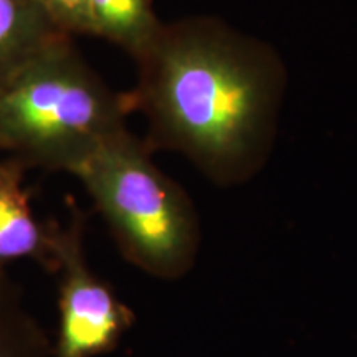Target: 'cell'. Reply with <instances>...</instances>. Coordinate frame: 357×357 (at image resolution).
Listing matches in <instances>:
<instances>
[{"mask_svg": "<svg viewBox=\"0 0 357 357\" xmlns=\"http://www.w3.org/2000/svg\"><path fill=\"white\" fill-rule=\"evenodd\" d=\"M132 109L147 123L149 149L184 154L212 182L235 185L266 162L284 93L276 48L207 15L162 22L134 58Z\"/></svg>", "mask_w": 357, "mask_h": 357, "instance_id": "6da1fadb", "label": "cell"}, {"mask_svg": "<svg viewBox=\"0 0 357 357\" xmlns=\"http://www.w3.org/2000/svg\"><path fill=\"white\" fill-rule=\"evenodd\" d=\"M132 109L71 37L40 50L0 83V153L25 169L75 174Z\"/></svg>", "mask_w": 357, "mask_h": 357, "instance_id": "7a4b0ae2", "label": "cell"}, {"mask_svg": "<svg viewBox=\"0 0 357 357\" xmlns=\"http://www.w3.org/2000/svg\"><path fill=\"white\" fill-rule=\"evenodd\" d=\"M126 260L164 280L189 271L200 243L199 217L184 189L155 166L129 129L106 139L75 171Z\"/></svg>", "mask_w": 357, "mask_h": 357, "instance_id": "3957f363", "label": "cell"}, {"mask_svg": "<svg viewBox=\"0 0 357 357\" xmlns=\"http://www.w3.org/2000/svg\"><path fill=\"white\" fill-rule=\"evenodd\" d=\"M84 217L73 208L66 225L52 222L60 291V324L50 357H98L114 351L134 324V314L88 265Z\"/></svg>", "mask_w": 357, "mask_h": 357, "instance_id": "277c9868", "label": "cell"}, {"mask_svg": "<svg viewBox=\"0 0 357 357\" xmlns=\"http://www.w3.org/2000/svg\"><path fill=\"white\" fill-rule=\"evenodd\" d=\"M26 169L15 159H0V271L15 260H33L55 270L52 222L33 215L24 185Z\"/></svg>", "mask_w": 357, "mask_h": 357, "instance_id": "5b68a950", "label": "cell"}, {"mask_svg": "<svg viewBox=\"0 0 357 357\" xmlns=\"http://www.w3.org/2000/svg\"><path fill=\"white\" fill-rule=\"evenodd\" d=\"M61 32L33 0H0V83Z\"/></svg>", "mask_w": 357, "mask_h": 357, "instance_id": "8992f818", "label": "cell"}, {"mask_svg": "<svg viewBox=\"0 0 357 357\" xmlns=\"http://www.w3.org/2000/svg\"><path fill=\"white\" fill-rule=\"evenodd\" d=\"M162 22L153 0H89V35L116 45L136 58Z\"/></svg>", "mask_w": 357, "mask_h": 357, "instance_id": "52a82bcc", "label": "cell"}, {"mask_svg": "<svg viewBox=\"0 0 357 357\" xmlns=\"http://www.w3.org/2000/svg\"><path fill=\"white\" fill-rule=\"evenodd\" d=\"M52 341L22 303L7 270L0 271V357H50Z\"/></svg>", "mask_w": 357, "mask_h": 357, "instance_id": "ba28073f", "label": "cell"}, {"mask_svg": "<svg viewBox=\"0 0 357 357\" xmlns=\"http://www.w3.org/2000/svg\"><path fill=\"white\" fill-rule=\"evenodd\" d=\"M61 32L89 35V0H33Z\"/></svg>", "mask_w": 357, "mask_h": 357, "instance_id": "9c48e42d", "label": "cell"}]
</instances>
